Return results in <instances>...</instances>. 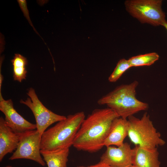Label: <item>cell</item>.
Segmentation results:
<instances>
[{
	"mask_svg": "<svg viewBox=\"0 0 167 167\" xmlns=\"http://www.w3.org/2000/svg\"><path fill=\"white\" fill-rule=\"evenodd\" d=\"M118 117L109 108L95 109L83 121L73 146L78 150L91 153L99 151L104 146L113 121Z\"/></svg>",
	"mask_w": 167,
	"mask_h": 167,
	"instance_id": "cell-1",
	"label": "cell"
},
{
	"mask_svg": "<svg viewBox=\"0 0 167 167\" xmlns=\"http://www.w3.org/2000/svg\"><path fill=\"white\" fill-rule=\"evenodd\" d=\"M85 118L83 111L67 116L42 135L41 150L52 151L69 148Z\"/></svg>",
	"mask_w": 167,
	"mask_h": 167,
	"instance_id": "cell-2",
	"label": "cell"
},
{
	"mask_svg": "<svg viewBox=\"0 0 167 167\" xmlns=\"http://www.w3.org/2000/svg\"><path fill=\"white\" fill-rule=\"evenodd\" d=\"M138 84V81L135 80L129 84L118 86L98 99L97 103L107 105L119 117L126 119L140 111L147 110L148 104L140 101L136 96Z\"/></svg>",
	"mask_w": 167,
	"mask_h": 167,
	"instance_id": "cell-3",
	"label": "cell"
},
{
	"mask_svg": "<svg viewBox=\"0 0 167 167\" xmlns=\"http://www.w3.org/2000/svg\"><path fill=\"white\" fill-rule=\"evenodd\" d=\"M128 118L127 136L135 146L152 150L165 144V141L161 138L160 133L154 127L147 112L144 113L140 119L133 115Z\"/></svg>",
	"mask_w": 167,
	"mask_h": 167,
	"instance_id": "cell-4",
	"label": "cell"
},
{
	"mask_svg": "<svg viewBox=\"0 0 167 167\" xmlns=\"http://www.w3.org/2000/svg\"><path fill=\"white\" fill-rule=\"evenodd\" d=\"M162 2L161 0H128L125 5L128 13L141 23L157 26L166 21Z\"/></svg>",
	"mask_w": 167,
	"mask_h": 167,
	"instance_id": "cell-5",
	"label": "cell"
},
{
	"mask_svg": "<svg viewBox=\"0 0 167 167\" xmlns=\"http://www.w3.org/2000/svg\"><path fill=\"white\" fill-rule=\"evenodd\" d=\"M29 97L20 102L32 112L36 121V129L41 135L50 125L66 118V117L55 113L46 108L39 99L34 89L30 88L27 93Z\"/></svg>",
	"mask_w": 167,
	"mask_h": 167,
	"instance_id": "cell-6",
	"label": "cell"
},
{
	"mask_svg": "<svg viewBox=\"0 0 167 167\" xmlns=\"http://www.w3.org/2000/svg\"><path fill=\"white\" fill-rule=\"evenodd\" d=\"M41 136L37 129L20 136L17 148L9 160L29 159L45 166V162L41 153Z\"/></svg>",
	"mask_w": 167,
	"mask_h": 167,
	"instance_id": "cell-7",
	"label": "cell"
},
{
	"mask_svg": "<svg viewBox=\"0 0 167 167\" xmlns=\"http://www.w3.org/2000/svg\"><path fill=\"white\" fill-rule=\"evenodd\" d=\"M0 110L5 116L6 124L20 136L36 129V124L28 122L17 112L11 99L6 100L0 97Z\"/></svg>",
	"mask_w": 167,
	"mask_h": 167,
	"instance_id": "cell-8",
	"label": "cell"
},
{
	"mask_svg": "<svg viewBox=\"0 0 167 167\" xmlns=\"http://www.w3.org/2000/svg\"><path fill=\"white\" fill-rule=\"evenodd\" d=\"M134 151L127 143L116 147H107L100 157V161L112 167H129L133 165Z\"/></svg>",
	"mask_w": 167,
	"mask_h": 167,
	"instance_id": "cell-9",
	"label": "cell"
},
{
	"mask_svg": "<svg viewBox=\"0 0 167 167\" xmlns=\"http://www.w3.org/2000/svg\"><path fill=\"white\" fill-rule=\"evenodd\" d=\"M20 136L14 132L0 118V161L7 154L12 152L18 146Z\"/></svg>",
	"mask_w": 167,
	"mask_h": 167,
	"instance_id": "cell-10",
	"label": "cell"
},
{
	"mask_svg": "<svg viewBox=\"0 0 167 167\" xmlns=\"http://www.w3.org/2000/svg\"><path fill=\"white\" fill-rule=\"evenodd\" d=\"M128 122L127 119L118 117L113 121L110 132L106 139L104 146H120L128 135Z\"/></svg>",
	"mask_w": 167,
	"mask_h": 167,
	"instance_id": "cell-11",
	"label": "cell"
},
{
	"mask_svg": "<svg viewBox=\"0 0 167 167\" xmlns=\"http://www.w3.org/2000/svg\"><path fill=\"white\" fill-rule=\"evenodd\" d=\"M134 154L133 165L135 167H160L159 153L157 148L148 149L135 146L133 148Z\"/></svg>",
	"mask_w": 167,
	"mask_h": 167,
	"instance_id": "cell-12",
	"label": "cell"
},
{
	"mask_svg": "<svg viewBox=\"0 0 167 167\" xmlns=\"http://www.w3.org/2000/svg\"><path fill=\"white\" fill-rule=\"evenodd\" d=\"M41 153L48 167H67L69 148L52 151L41 150Z\"/></svg>",
	"mask_w": 167,
	"mask_h": 167,
	"instance_id": "cell-13",
	"label": "cell"
},
{
	"mask_svg": "<svg viewBox=\"0 0 167 167\" xmlns=\"http://www.w3.org/2000/svg\"><path fill=\"white\" fill-rule=\"evenodd\" d=\"M11 62L13 66V79L15 81L21 82L26 77L27 59L19 54H15Z\"/></svg>",
	"mask_w": 167,
	"mask_h": 167,
	"instance_id": "cell-14",
	"label": "cell"
},
{
	"mask_svg": "<svg viewBox=\"0 0 167 167\" xmlns=\"http://www.w3.org/2000/svg\"><path fill=\"white\" fill-rule=\"evenodd\" d=\"M159 55L156 53L152 52L134 56L128 60L132 67L149 66L158 60Z\"/></svg>",
	"mask_w": 167,
	"mask_h": 167,
	"instance_id": "cell-15",
	"label": "cell"
},
{
	"mask_svg": "<svg viewBox=\"0 0 167 167\" xmlns=\"http://www.w3.org/2000/svg\"><path fill=\"white\" fill-rule=\"evenodd\" d=\"M131 67L128 60L125 58L120 59L108 77L109 81L111 83L116 82L126 71Z\"/></svg>",
	"mask_w": 167,
	"mask_h": 167,
	"instance_id": "cell-16",
	"label": "cell"
},
{
	"mask_svg": "<svg viewBox=\"0 0 167 167\" xmlns=\"http://www.w3.org/2000/svg\"><path fill=\"white\" fill-rule=\"evenodd\" d=\"M17 1L21 10L23 13L24 16L28 20L29 24H30L31 26H32V27L33 28L34 31L41 37L39 33L35 29L32 24L31 20H30L29 15V11L27 8L26 0H17Z\"/></svg>",
	"mask_w": 167,
	"mask_h": 167,
	"instance_id": "cell-17",
	"label": "cell"
},
{
	"mask_svg": "<svg viewBox=\"0 0 167 167\" xmlns=\"http://www.w3.org/2000/svg\"><path fill=\"white\" fill-rule=\"evenodd\" d=\"M77 167H112L103 162L100 161L95 165L88 166H79Z\"/></svg>",
	"mask_w": 167,
	"mask_h": 167,
	"instance_id": "cell-18",
	"label": "cell"
},
{
	"mask_svg": "<svg viewBox=\"0 0 167 167\" xmlns=\"http://www.w3.org/2000/svg\"><path fill=\"white\" fill-rule=\"evenodd\" d=\"M167 30V21L166 20L162 25Z\"/></svg>",
	"mask_w": 167,
	"mask_h": 167,
	"instance_id": "cell-19",
	"label": "cell"
},
{
	"mask_svg": "<svg viewBox=\"0 0 167 167\" xmlns=\"http://www.w3.org/2000/svg\"><path fill=\"white\" fill-rule=\"evenodd\" d=\"M4 167H13L11 165H7Z\"/></svg>",
	"mask_w": 167,
	"mask_h": 167,
	"instance_id": "cell-20",
	"label": "cell"
},
{
	"mask_svg": "<svg viewBox=\"0 0 167 167\" xmlns=\"http://www.w3.org/2000/svg\"><path fill=\"white\" fill-rule=\"evenodd\" d=\"M129 167H135V166H133V165Z\"/></svg>",
	"mask_w": 167,
	"mask_h": 167,
	"instance_id": "cell-21",
	"label": "cell"
}]
</instances>
